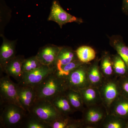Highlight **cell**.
I'll return each instance as SVG.
<instances>
[{"label":"cell","mask_w":128,"mask_h":128,"mask_svg":"<svg viewBox=\"0 0 128 128\" xmlns=\"http://www.w3.org/2000/svg\"><path fill=\"white\" fill-rule=\"evenodd\" d=\"M82 112L84 128H100L107 114L102 104L86 107Z\"/></svg>","instance_id":"obj_5"},{"label":"cell","mask_w":128,"mask_h":128,"mask_svg":"<svg viewBox=\"0 0 128 128\" xmlns=\"http://www.w3.org/2000/svg\"><path fill=\"white\" fill-rule=\"evenodd\" d=\"M114 76L118 78L128 76V66L118 54L112 55Z\"/></svg>","instance_id":"obj_24"},{"label":"cell","mask_w":128,"mask_h":128,"mask_svg":"<svg viewBox=\"0 0 128 128\" xmlns=\"http://www.w3.org/2000/svg\"><path fill=\"white\" fill-rule=\"evenodd\" d=\"M122 10L124 13L128 16V0H122Z\"/></svg>","instance_id":"obj_30"},{"label":"cell","mask_w":128,"mask_h":128,"mask_svg":"<svg viewBox=\"0 0 128 128\" xmlns=\"http://www.w3.org/2000/svg\"><path fill=\"white\" fill-rule=\"evenodd\" d=\"M34 88L37 99L49 101L63 93L67 89L64 80L57 76L54 72L50 73Z\"/></svg>","instance_id":"obj_1"},{"label":"cell","mask_w":128,"mask_h":128,"mask_svg":"<svg viewBox=\"0 0 128 128\" xmlns=\"http://www.w3.org/2000/svg\"><path fill=\"white\" fill-rule=\"evenodd\" d=\"M89 64H82L65 80L67 88L79 91L90 86L87 74Z\"/></svg>","instance_id":"obj_7"},{"label":"cell","mask_w":128,"mask_h":128,"mask_svg":"<svg viewBox=\"0 0 128 128\" xmlns=\"http://www.w3.org/2000/svg\"><path fill=\"white\" fill-rule=\"evenodd\" d=\"M127 121L122 118L109 113L106 115L100 128H125Z\"/></svg>","instance_id":"obj_23"},{"label":"cell","mask_w":128,"mask_h":128,"mask_svg":"<svg viewBox=\"0 0 128 128\" xmlns=\"http://www.w3.org/2000/svg\"><path fill=\"white\" fill-rule=\"evenodd\" d=\"M128 128V120L127 121V123H126V128Z\"/></svg>","instance_id":"obj_31"},{"label":"cell","mask_w":128,"mask_h":128,"mask_svg":"<svg viewBox=\"0 0 128 128\" xmlns=\"http://www.w3.org/2000/svg\"><path fill=\"white\" fill-rule=\"evenodd\" d=\"M2 42L0 48V71L3 72L6 64L16 56V41H11L2 36Z\"/></svg>","instance_id":"obj_13"},{"label":"cell","mask_w":128,"mask_h":128,"mask_svg":"<svg viewBox=\"0 0 128 128\" xmlns=\"http://www.w3.org/2000/svg\"><path fill=\"white\" fill-rule=\"evenodd\" d=\"M28 112L49 124L67 116L60 113L50 101L44 99H36Z\"/></svg>","instance_id":"obj_3"},{"label":"cell","mask_w":128,"mask_h":128,"mask_svg":"<svg viewBox=\"0 0 128 128\" xmlns=\"http://www.w3.org/2000/svg\"><path fill=\"white\" fill-rule=\"evenodd\" d=\"M43 65L40 62L36 56L25 59L22 65L24 73L29 72L39 68Z\"/></svg>","instance_id":"obj_28"},{"label":"cell","mask_w":128,"mask_h":128,"mask_svg":"<svg viewBox=\"0 0 128 128\" xmlns=\"http://www.w3.org/2000/svg\"><path fill=\"white\" fill-rule=\"evenodd\" d=\"M54 70V69L53 67L43 65L34 70L24 73L22 79L18 82L34 88L50 73Z\"/></svg>","instance_id":"obj_9"},{"label":"cell","mask_w":128,"mask_h":128,"mask_svg":"<svg viewBox=\"0 0 128 128\" xmlns=\"http://www.w3.org/2000/svg\"><path fill=\"white\" fill-rule=\"evenodd\" d=\"M118 78L121 96L128 98V76Z\"/></svg>","instance_id":"obj_29"},{"label":"cell","mask_w":128,"mask_h":128,"mask_svg":"<svg viewBox=\"0 0 128 128\" xmlns=\"http://www.w3.org/2000/svg\"><path fill=\"white\" fill-rule=\"evenodd\" d=\"M78 60L83 64H88L96 59V52L93 48L88 46H80L76 50Z\"/></svg>","instance_id":"obj_25"},{"label":"cell","mask_w":128,"mask_h":128,"mask_svg":"<svg viewBox=\"0 0 128 128\" xmlns=\"http://www.w3.org/2000/svg\"><path fill=\"white\" fill-rule=\"evenodd\" d=\"M50 128H84L82 119L75 120L70 116H65L50 124Z\"/></svg>","instance_id":"obj_22"},{"label":"cell","mask_w":128,"mask_h":128,"mask_svg":"<svg viewBox=\"0 0 128 128\" xmlns=\"http://www.w3.org/2000/svg\"><path fill=\"white\" fill-rule=\"evenodd\" d=\"M0 103V128H21L28 112L14 104Z\"/></svg>","instance_id":"obj_2"},{"label":"cell","mask_w":128,"mask_h":128,"mask_svg":"<svg viewBox=\"0 0 128 128\" xmlns=\"http://www.w3.org/2000/svg\"><path fill=\"white\" fill-rule=\"evenodd\" d=\"M62 47L47 44L40 48L36 56L42 64L53 67Z\"/></svg>","instance_id":"obj_11"},{"label":"cell","mask_w":128,"mask_h":128,"mask_svg":"<svg viewBox=\"0 0 128 128\" xmlns=\"http://www.w3.org/2000/svg\"><path fill=\"white\" fill-rule=\"evenodd\" d=\"M50 101L60 113L64 116H69L75 112L72 107L64 92L59 94Z\"/></svg>","instance_id":"obj_18"},{"label":"cell","mask_w":128,"mask_h":128,"mask_svg":"<svg viewBox=\"0 0 128 128\" xmlns=\"http://www.w3.org/2000/svg\"><path fill=\"white\" fill-rule=\"evenodd\" d=\"M48 20L56 22L60 28L68 23L74 22L80 24L83 22L82 18L72 16L66 11L57 0L53 1Z\"/></svg>","instance_id":"obj_8"},{"label":"cell","mask_w":128,"mask_h":128,"mask_svg":"<svg viewBox=\"0 0 128 128\" xmlns=\"http://www.w3.org/2000/svg\"><path fill=\"white\" fill-rule=\"evenodd\" d=\"M21 128H50L49 124L41 121L28 112Z\"/></svg>","instance_id":"obj_27"},{"label":"cell","mask_w":128,"mask_h":128,"mask_svg":"<svg viewBox=\"0 0 128 128\" xmlns=\"http://www.w3.org/2000/svg\"><path fill=\"white\" fill-rule=\"evenodd\" d=\"M18 94L20 103L28 112L30 108L37 99L36 93L34 88L24 84L17 83Z\"/></svg>","instance_id":"obj_10"},{"label":"cell","mask_w":128,"mask_h":128,"mask_svg":"<svg viewBox=\"0 0 128 128\" xmlns=\"http://www.w3.org/2000/svg\"><path fill=\"white\" fill-rule=\"evenodd\" d=\"M98 89L102 103L108 114L112 104L121 95L118 78L115 76L104 78Z\"/></svg>","instance_id":"obj_4"},{"label":"cell","mask_w":128,"mask_h":128,"mask_svg":"<svg viewBox=\"0 0 128 128\" xmlns=\"http://www.w3.org/2000/svg\"><path fill=\"white\" fill-rule=\"evenodd\" d=\"M82 64L83 63L77 59L55 70L54 72L58 77L65 80L74 70Z\"/></svg>","instance_id":"obj_26"},{"label":"cell","mask_w":128,"mask_h":128,"mask_svg":"<svg viewBox=\"0 0 128 128\" xmlns=\"http://www.w3.org/2000/svg\"><path fill=\"white\" fill-rule=\"evenodd\" d=\"M109 113L128 120V98L120 95L112 104Z\"/></svg>","instance_id":"obj_17"},{"label":"cell","mask_w":128,"mask_h":128,"mask_svg":"<svg viewBox=\"0 0 128 128\" xmlns=\"http://www.w3.org/2000/svg\"><path fill=\"white\" fill-rule=\"evenodd\" d=\"M99 65L104 78H112L114 76L112 55L110 52L106 51L102 52Z\"/></svg>","instance_id":"obj_20"},{"label":"cell","mask_w":128,"mask_h":128,"mask_svg":"<svg viewBox=\"0 0 128 128\" xmlns=\"http://www.w3.org/2000/svg\"><path fill=\"white\" fill-rule=\"evenodd\" d=\"M0 102L14 104L23 108L18 99L17 84L7 75L0 79Z\"/></svg>","instance_id":"obj_6"},{"label":"cell","mask_w":128,"mask_h":128,"mask_svg":"<svg viewBox=\"0 0 128 128\" xmlns=\"http://www.w3.org/2000/svg\"><path fill=\"white\" fill-rule=\"evenodd\" d=\"M78 59L76 51L68 46H62L53 67L55 70Z\"/></svg>","instance_id":"obj_16"},{"label":"cell","mask_w":128,"mask_h":128,"mask_svg":"<svg viewBox=\"0 0 128 128\" xmlns=\"http://www.w3.org/2000/svg\"><path fill=\"white\" fill-rule=\"evenodd\" d=\"M100 59H96L89 63L87 74L90 86L98 88L103 82L104 78L100 69Z\"/></svg>","instance_id":"obj_14"},{"label":"cell","mask_w":128,"mask_h":128,"mask_svg":"<svg viewBox=\"0 0 128 128\" xmlns=\"http://www.w3.org/2000/svg\"><path fill=\"white\" fill-rule=\"evenodd\" d=\"M110 44L116 51L128 66V46L120 35H113L110 38Z\"/></svg>","instance_id":"obj_19"},{"label":"cell","mask_w":128,"mask_h":128,"mask_svg":"<svg viewBox=\"0 0 128 128\" xmlns=\"http://www.w3.org/2000/svg\"><path fill=\"white\" fill-rule=\"evenodd\" d=\"M64 94L75 112H83L85 108V105L80 92L67 88L64 92Z\"/></svg>","instance_id":"obj_21"},{"label":"cell","mask_w":128,"mask_h":128,"mask_svg":"<svg viewBox=\"0 0 128 128\" xmlns=\"http://www.w3.org/2000/svg\"><path fill=\"white\" fill-rule=\"evenodd\" d=\"M78 91L80 93L86 107L102 104L100 92L98 88L89 86Z\"/></svg>","instance_id":"obj_15"},{"label":"cell","mask_w":128,"mask_h":128,"mask_svg":"<svg viewBox=\"0 0 128 128\" xmlns=\"http://www.w3.org/2000/svg\"><path fill=\"white\" fill-rule=\"evenodd\" d=\"M25 59L24 56H15L6 64L3 72L14 78L18 82H20L23 76L22 65Z\"/></svg>","instance_id":"obj_12"}]
</instances>
